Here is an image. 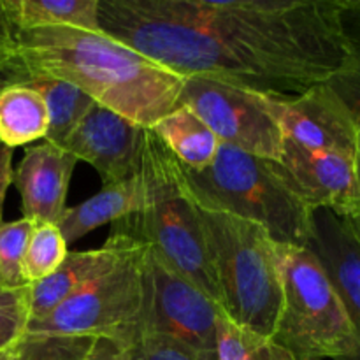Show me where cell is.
<instances>
[{
	"label": "cell",
	"mask_w": 360,
	"mask_h": 360,
	"mask_svg": "<svg viewBox=\"0 0 360 360\" xmlns=\"http://www.w3.org/2000/svg\"><path fill=\"white\" fill-rule=\"evenodd\" d=\"M98 27L179 76L269 97L327 83L350 51L340 0H98Z\"/></svg>",
	"instance_id": "6da1fadb"
},
{
	"label": "cell",
	"mask_w": 360,
	"mask_h": 360,
	"mask_svg": "<svg viewBox=\"0 0 360 360\" xmlns=\"http://www.w3.org/2000/svg\"><path fill=\"white\" fill-rule=\"evenodd\" d=\"M21 77L65 81L143 129L178 105L186 81L102 32L77 28L18 32L13 56L0 67V86Z\"/></svg>",
	"instance_id": "7a4b0ae2"
},
{
	"label": "cell",
	"mask_w": 360,
	"mask_h": 360,
	"mask_svg": "<svg viewBox=\"0 0 360 360\" xmlns=\"http://www.w3.org/2000/svg\"><path fill=\"white\" fill-rule=\"evenodd\" d=\"M137 174L143 185V206L136 214L115 221L111 231L146 246L221 308L202 221L186 190L181 164L151 129L143 132Z\"/></svg>",
	"instance_id": "3957f363"
},
{
	"label": "cell",
	"mask_w": 360,
	"mask_h": 360,
	"mask_svg": "<svg viewBox=\"0 0 360 360\" xmlns=\"http://www.w3.org/2000/svg\"><path fill=\"white\" fill-rule=\"evenodd\" d=\"M181 174L199 206L253 221L278 245L308 246L315 210L306 204L280 162L220 143L211 165L202 171L181 165Z\"/></svg>",
	"instance_id": "277c9868"
},
{
	"label": "cell",
	"mask_w": 360,
	"mask_h": 360,
	"mask_svg": "<svg viewBox=\"0 0 360 360\" xmlns=\"http://www.w3.org/2000/svg\"><path fill=\"white\" fill-rule=\"evenodd\" d=\"M195 206L220 288L221 309L239 326L271 338L283 302L278 243L253 221Z\"/></svg>",
	"instance_id": "5b68a950"
},
{
	"label": "cell",
	"mask_w": 360,
	"mask_h": 360,
	"mask_svg": "<svg viewBox=\"0 0 360 360\" xmlns=\"http://www.w3.org/2000/svg\"><path fill=\"white\" fill-rule=\"evenodd\" d=\"M283 302L273 340L295 360H355L360 341L322 264L308 248L278 245Z\"/></svg>",
	"instance_id": "8992f818"
},
{
	"label": "cell",
	"mask_w": 360,
	"mask_h": 360,
	"mask_svg": "<svg viewBox=\"0 0 360 360\" xmlns=\"http://www.w3.org/2000/svg\"><path fill=\"white\" fill-rule=\"evenodd\" d=\"M144 299V245L130 238L129 248L115 266L51 313L30 320L27 336H105L130 347L139 333Z\"/></svg>",
	"instance_id": "52a82bcc"
},
{
	"label": "cell",
	"mask_w": 360,
	"mask_h": 360,
	"mask_svg": "<svg viewBox=\"0 0 360 360\" xmlns=\"http://www.w3.org/2000/svg\"><path fill=\"white\" fill-rule=\"evenodd\" d=\"M178 105L199 116L220 143L255 157L280 160L283 132L264 95L193 76L186 77Z\"/></svg>",
	"instance_id": "ba28073f"
},
{
	"label": "cell",
	"mask_w": 360,
	"mask_h": 360,
	"mask_svg": "<svg viewBox=\"0 0 360 360\" xmlns=\"http://www.w3.org/2000/svg\"><path fill=\"white\" fill-rule=\"evenodd\" d=\"M144 283L146 299L137 338L164 336L214 357L220 306L158 260L146 246Z\"/></svg>",
	"instance_id": "9c48e42d"
},
{
	"label": "cell",
	"mask_w": 360,
	"mask_h": 360,
	"mask_svg": "<svg viewBox=\"0 0 360 360\" xmlns=\"http://www.w3.org/2000/svg\"><path fill=\"white\" fill-rule=\"evenodd\" d=\"M285 139L316 151L357 158L359 122L327 83L295 97L264 95Z\"/></svg>",
	"instance_id": "30bf717a"
},
{
	"label": "cell",
	"mask_w": 360,
	"mask_h": 360,
	"mask_svg": "<svg viewBox=\"0 0 360 360\" xmlns=\"http://www.w3.org/2000/svg\"><path fill=\"white\" fill-rule=\"evenodd\" d=\"M278 162L309 207L333 211L340 218L360 217L357 158L336 151L308 150L283 137Z\"/></svg>",
	"instance_id": "8fae6325"
},
{
	"label": "cell",
	"mask_w": 360,
	"mask_h": 360,
	"mask_svg": "<svg viewBox=\"0 0 360 360\" xmlns=\"http://www.w3.org/2000/svg\"><path fill=\"white\" fill-rule=\"evenodd\" d=\"M143 132V127L95 102L60 148L88 162L102 185H115L136 176Z\"/></svg>",
	"instance_id": "7c38bea8"
},
{
	"label": "cell",
	"mask_w": 360,
	"mask_h": 360,
	"mask_svg": "<svg viewBox=\"0 0 360 360\" xmlns=\"http://www.w3.org/2000/svg\"><path fill=\"white\" fill-rule=\"evenodd\" d=\"M76 164L74 155L48 141L25 151L13 176L23 218L34 224H58L67 210V192Z\"/></svg>",
	"instance_id": "4fadbf2b"
},
{
	"label": "cell",
	"mask_w": 360,
	"mask_h": 360,
	"mask_svg": "<svg viewBox=\"0 0 360 360\" xmlns=\"http://www.w3.org/2000/svg\"><path fill=\"white\" fill-rule=\"evenodd\" d=\"M306 248L322 264L360 341V243L350 224L333 211L316 210Z\"/></svg>",
	"instance_id": "5bb4252c"
},
{
	"label": "cell",
	"mask_w": 360,
	"mask_h": 360,
	"mask_svg": "<svg viewBox=\"0 0 360 360\" xmlns=\"http://www.w3.org/2000/svg\"><path fill=\"white\" fill-rule=\"evenodd\" d=\"M129 245V236L111 231L102 248L67 253L65 260L48 278L30 285V320L51 313L88 281L115 266Z\"/></svg>",
	"instance_id": "9a60e30c"
},
{
	"label": "cell",
	"mask_w": 360,
	"mask_h": 360,
	"mask_svg": "<svg viewBox=\"0 0 360 360\" xmlns=\"http://www.w3.org/2000/svg\"><path fill=\"white\" fill-rule=\"evenodd\" d=\"M141 206L143 185L136 171L134 178L115 185H102L94 197L74 207H67L56 227L69 246L102 225H112L122 218L136 214Z\"/></svg>",
	"instance_id": "2e32d148"
},
{
	"label": "cell",
	"mask_w": 360,
	"mask_h": 360,
	"mask_svg": "<svg viewBox=\"0 0 360 360\" xmlns=\"http://www.w3.org/2000/svg\"><path fill=\"white\" fill-rule=\"evenodd\" d=\"M151 130L167 146L183 167L202 171L214 160L220 141L197 115L183 105H176L158 120Z\"/></svg>",
	"instance_id": "e0dca14e"
},
{
	"label": "cell",
	"mask_w": 360,
	"mask_h": 360,
	"mask_svg": "<svg viewBox=\"0 0 360 360\" xmlns=\"http://www.w3.org/2000/svg\"><path fill=\"white\" fill-rule=\"evenodd\" d=\"M18 32L37 28H77L101 32L98 0H4Z\"/></svg>",
	"instance_id": "ac0fdd59"
},
{
	"label": "cell",
	"mask_w": 360,
	"mask_h": 360,
	"mask_svg": "<svg viewBox=\"0 0 360 360\" xmlns=\"http://www.w3.org/2000/svg\"><path fill=\"white\" fill-rule=\"evenodd\" d=\"M49 116L41 95L23 83L0 86V143L14 150L46 139Z\"/></svg>",
	"instance_id": "d6986e66"
},
{
	"label": "cell",
	"mask_w": 360,
	"mask_h": 360,
	"mask_svg": "<svg viewBox=\"0 0 360 360\" xmlns=\"http://www.w3.org/2000/svg\"><path fill=\"white\" fill-rule=\"evenodd\" d=\"M14 83L27 84L41 95L49 116V129L44 141L56 146H62L63 141L95 104L94 98L79 88L53 77H21Z\"/></svg>",
	"instance_id": "ffe728a7"
},
{
	"label": "cell",
	"mask_w": 360,
	"mask_h": 360,
	"mask_svg": "<svg viewBox=\"0 0 360 360\" xmlns=\"http://www.w3.org/2000/svg\"><path fill=\"white\" fill-rule=\"evenodd\" d=\"M217 360H295L273 338L262 336L229 319L221 309L217 327Z\"/></svg>",
	"instance_id": "44dd1931"
},
{
	"label": "cell",
	"mask_w": 360,
	"mask_h": 360,
	"mask_svg": "<svg viewBox=\"0 0 360 360\" xmlns=\"http://www.w3.org/2000/svg\"><path fill=\"white\" fill-rule=\"evenodd\" d=\"M62 232L53 224H34L23 260V274L28 285L48 278L67 257Z\"/></svg>",
	"instance_id": "7402d4cb"
},
{
	"label": "cell",
	"mask_w": 360,
	"mask_h": 360,
	"mask_svg": "<svg viewBox=\"0 0 360 360\" xmlns=\"http://www.w3.org/2000/svg\"><path fill=\"white\" fill-rule=\"evenodd\" d=\"M34 221L27 218L0 225V287H27L23 274V260L30 241Z\"/></svg>",
	"instance_id": "603a6c76"
},
{
	"label": "cell",
	"mask_w": 360,
	"mask_h": 360,
	"mask_svg": "<svg viewBox=\"0 0 360 360\" xmlns=\"http://www.w3.org/2000/svg\"><path fill=\"white\" fill-rule=\"evenodd\" d=\"M30 322V285L0 287V355L14 350L27 338Z\"/></svg>",
	"instance_id": "cb8c5ba5"
},
{
	"label": "cell",
	"mask_w": 360,
	"mask_h": 360,
	"mask_svg": "<svg viewBox=\"0 0 360 360\" xmlns=\"http://www.w3.org/2000/svg\"><path fill=\"white\" fill-rule=\"evenodd\" d=\"M95 338L27 336L21 343L23 360H84Z\"/></svg>",
	"instance_id": "d4e9b609"
},
{
	"label": "cell",
	"mask_w": 360,
	"mask_h": 360,
	"mask_svg": "<svg viewBox=\"0 0 360 360\" xmlns=\"http://www.w3.org/2000/svg\"><path fill=\"white\" fill-rule=\"evenodd\" d=\"M130 360H217L164 336H139L130 345Z\"/></svg>",
	"instance_id": "484cf974"
},
{
	"label": "cell",
	"mask_w": 360,
	"mask_h": 360,
	"mask_svg": "<svg viewBox=\"0 0 360 360\" xmlns=\"http://www.w3.org/2000/svg\"><path fill=\"white\" fill-rule=\"evenodd\" d=\"M327 84L360 122V48L350 46L347 60Z\"/></svg>",
	"instance_id": "4316f807"
},
{
	"label": "cell",
	"mask_w": 360,
	"mask_h": 360,
	"mask_svg": "<svg viewBox=\"0 0 360 360\" xmlns=\"http://www.w3.org/2000/svg\"><path fill=\"white\" fill-rule=\"evenodd\" d=\"M340 23L348 44L360 48V0H340Z\"/></svg>",
	"instance_id": "83f0119b"
},
{
	"label": "cell",
	"mask_w": 360,
	"mask_h": 360,
	"mask_svg": "<svg viewBox=\"0 0 360 360\" xmlns=\"http://www.w3.org/2000/svg\"><path fill=\"white\" fill-rule=\"evenodd\" d=\"M84 360H130V347L112 338H95Z\"/></svg>",
	"instance_id": "f1b7e54d"
},
{
	"label": "cell",
	"mask_w": 360,
	"mask_h": 360,
	"mask_svg": "<svg viewBox=\"0 0 360 360\" xmlns=\"http://www.w3.org/2000/svg\"><path fill=\"white\" fill-rule=\"evenodd\" d=\"M16 48V28L7 14L6 4L0 0V67L13 56Z\"/></svg>",
	"instance_id": "f546056e"
},
{
	"label": "cell",
	"mask_w": 360,
	"mask_h": 360,
	"mask_svg": "<svg viewBox=\"0 0 360 360\" xmlns=\"http://www.w3.org/2000/svg\"><path fill=\"white\" fill-rule=\"evenodd\" d=\"M13 150L0 143V225H2L4 200H6L11 183H13Z\"/></svg>",
	"instance_id": "4dcf8cb0"
},
{
	"label": "cell",
	"mask_w": 360,
	"mask_h": 360,
	"mask_svg": "<svg viewBox=\"0 0 360 360\" xmlns=\"http://www.w3.org/2000/svg\"><path fill=\"white\" fill-rule=\"evenodd\" d=\"M345 220H347L348 224H350V227H352V231H354L355 238H357V239H359V243H360V217H355V218H345Z\"/></svg>",
	"instance_id": "1f68e13d"
},
{
	"label": "cell",
	"mask_w": 360,
	"mask_h": 360,
	"mask_svg": "<svg viewBox=\"0 0 360 360\" xmlns=\"http://www.w3.org/2000/svg\"><path fill=\"white\" fill-rule=\"evenodd\" d=\"M6 360H23V357H21V345L18 348H14Z\"/></svg>",
	"instance_id": "d6a6232c"
},
{
	"label": "cell",
	"mask_w": 360,
	"mask_h": 360,
	"mask_svg": "<svg viewBox=\"0 0 360 360\" xmlns=\"http://www.w3.org/2000/svg\"><path fill=\"white\" fill-rule=\"evenodd\" d=\"M357 172L360 179V122H359V148H357Z\"/></svg>",
	"instance_id": "836d02e7"
},
{
	"label": "cell",
	"mask_w": 360,
	"mask_h": 360,
	"mask_svg": "<svg viewBox=\"0 0 360 360\" xmlns=\"http://www.w3.org/2000/svg\"><path fill=\"white\" fill-rule=\"evenodd\" d=\"M18 348V347H16ZM11 352H13V350H11ZM11 352H7V354H4V355H0V360H6L7 357H9V354H11Z\"/></svg>",
	"instance_id": "e575fe53"
}]
</instances>
